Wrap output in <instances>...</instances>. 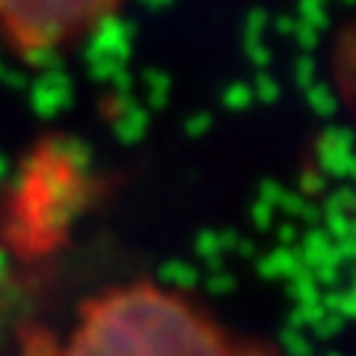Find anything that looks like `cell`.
<instances>
[{
	"label": "cell",
	"instance_id": "cell-1",
	"mask_svg": "<svg viewBox=\"0 0 356 356\" xmlns=\"http://www.w3.org/2000/svg\"><path fill=\"white\" fill-rule=\"evenodd\" d=\"M21 356H243L202 309L137 282L81 309L65 341L30 336Z\"/></svg>",
	"mask_w": 356,
	"mask_h": 356
},
{
	"label": "cell",
	"instance_id": "cell-2",
	"mask_svg": "<svg viewBox=\"0 0 356 356\" xmlns=\"http://www.w3.org/2000/svg\"><path fill=\"white\" fill-rule=\"evenodd\" d=\"M113 3L116 0H0V44L18 57H44L83 36Z\"/></svg>",
	"mask_w": 356,
	"mask_h": 356
},
{
	"label": "cell",
	"instance_id": "cell-3",
	"mask_svg": "<svg viewBox=\"0 0 356 356\" xmlns=\"http://www.w3.org/2000/svg\"><path fill=\"white\" fill-rule=\"evenodd\" d=\"M243 356H261V353H243Z\"/></svg>",
	"mask_w": 356,
	"mask_h": 356
}]
</instances>
